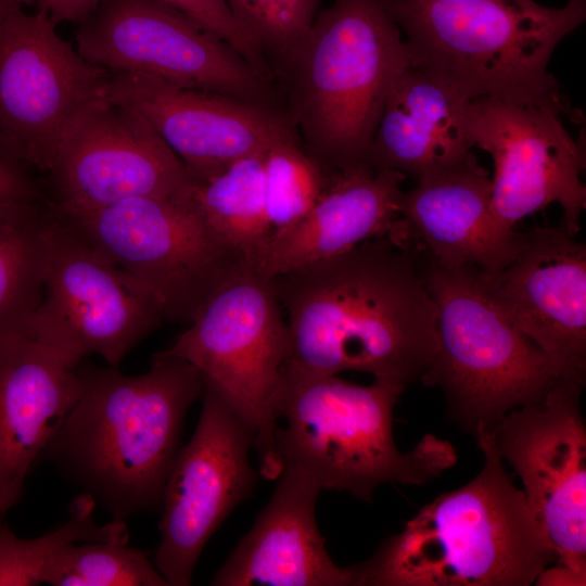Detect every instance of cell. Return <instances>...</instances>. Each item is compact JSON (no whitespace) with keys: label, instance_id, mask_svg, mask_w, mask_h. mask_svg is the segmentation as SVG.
<instances>
[{"label":"cell","instance_id":"d6986e66","mask_svg":"<svg viewBox=\"0 0 586 586\" xmlns=\"http://www.w3.org/2000/svg\"><path fill=\"white\" fill-rule=\"evenodd\" d=\"M576 235L561 222L523 232L511 262L481 276L531 341L586 375V247Z\"/></svg>","mask_w":586,"mask_h":586},{"label":"cell","instance_id":"2e32d148","mask_svg":"<svg viewBox=\"0 0 586 586\" xmlns=\"http://www.w3.org/2000/svg\"><path fill=\"white\" fill-rule=\"evenodd\" d=\"M47 175L58 209H94L137 196L191 191L179 157L135 111L107 97L85 110L62 138Z\"/></svg>","mask_w":586,"mask_h":586},{"label":"cell","instance_id":"7a4b0ae2","mask_svg":"<svg viewBox=\"0 0 586 586\" xmlns=\"http://www.w3.org/2000/svg\"><path fill=\"white\" fill-rule=\"evenodd\" d=\"M80 394L40 460L52 462L114 520L160 512L186 415L204 380L186 360L155 354L151 369L81 366Z\"/></svg>","mask_w":586,"mask_h":586},{"label":"cell","instance_id":"44dd1931","mask_svg":"<svg viewBox=\"0 0 586 586\" xmlns=\"http://www.w3.org/2000/svg\"><path fill=\"white\" fill-rule=\"evenodd\" d=\"M321 491L304 471L283 466L270 499L211 585L354 586L352 565L331 559L318 528Z\"/></svg>","mask_w":586,"mask_h":586},{"label":"cell","instance_id":"8fae6325","mask_svg":"<svg viewBox=\"0 0 586 586\" xmlns=\"http://www.w3.org/2000/svg\"><path fill=\"white\" fill-rule=\"evenodd\" d=\"M43 12L0 0V140L46 173L74 120L107 95L110 72L84 59Z\"/></svg>","mask_w":586,"mask_h":586},{"label":"cell","instance_id":"4316f807","mask_svg":"<svg viewBox=\"0 0 586 586\" xmlns=\"http://www.w3.org/2000/svg\"><path fill=\"white\" fill-rule=\"evenodd\" d=\"M124 540L73 543L48 565L52 586H168L146 552Z\"/></svg>","mask_w":586,"mask_h":586},{"label":"cell","instance_id":"cb8c5ba5","mask_svg":"<svg viewBox=\"0 0 586 586\" xmlns=\"http://www.w3.org/2000/svg\"><path fill=\"white\" fill-rule=\"evenodd\" d=\"M264 155L246 156L205 180H193L191 189L212 230L252 268L272 234L265 199Z\"/></svg>","mask_w":586,"mask_h":586},{"label":"cell","instance_id":"f1b7e54d","mask_svg":"<svg viewBox=\"0 0 586 586\" xmlns=\"http://www.w3.org/2000/svg\"><path fill=\"white\" fill-rule=\"evenodd\" d=\"M270 67L278 72L304 39L322 0H227Z\"/></svg>","mask_w":586,"mask_h":586},{"label":"cell","instance_id":"603a6c76","mask_svg":"<svg viewBox=\"0 0 586 586\" xmlns=\"http://www.w3.org/2000/svg\"><path fill=\"white\" fill-rule=\"evenodd\" d=\"M469 103L455 89L410 65L387 94L370 165L418 179L464 160L472 153Z\"/></svg>","mask_w":586,"mask_h":586},{"label":"cell","instance_id":"1f68e13d","mask_svg":"<svg viewBox=\"0 0 586 586\" xmlns=\"http://www.w3.org/2000/svg\"><path fill=\"white\" fill-rule=\"evenodd\" d=\"M101 0H36L38 11L46 13L55 24H79L100 4Z\"/></svg>","mask_w":586,"mask_h":586},{"label":"cell","instance_id":"ba28073f","mask_svg":"<svg viewBox=\"0 0 586 586\" xmlns=\"http://www.w3.org/2000/svg\"><path fill=\"white\" fill-rule=\"evenodd\" d=\"M289 353L284 313L270 278L249 267L215 291L160 355L193 365L254 436L259 473L277 480L279 398Z\"/></svg>","mask_w":586,"mask_h":586},{"label":"cell","instance_id":"3957f363","mask_svg":"<svg viewBox=\"0 0 586 586\" xmlns=\"http://www.w3.org/2000/svg\"><path fill=\"white\" fill-rule=\"evenodd\" d=\"M480 472L442 493L353 564L354 586H528L557 555L523 491L504 467L493 432L474 435Z\"/></svg>","mask_w":586,"mask_h":586},{"label":"cell","instance_id":"277c9868","mask_svg":"<svg viewBox=\"0 0 586 586\" xmlns=\"http://www.w3.org/2000/svg\"><path fill=\"white\" fill-rule=\"evenodd\" d=\"M410 65L383 0H333L276 76L281 111L327 171L370 165L387 94Z\"/></svg>","mask_w":586,"mask_h":586},{"label":"cell","instance_id":"e0dca14e","mask_svg":"<svg viewBox=\"0 0 586 586\" xmlns=\"http://www.w3.org/2000/svg\"><path fill=\"white\" fill-rule=\"evenodd\" d=\"M81 359L37 311L0 339V518L74 407Z\"/></svg>","mask_w":586,"mask_h":586},{"label":"cell","instance_id":"30bf717a","mask_svg":"<svg viewBox=\"0 0 586 586\" xmlns=\"http://www.w3.org/2000/svg\"><path fill=\"white\" fill-rule=\"evenodd\" d=\"M75 39L84 59L110 73L144 74L281 110L278 88L233 48L157 0H101Z\"/></svg>","mask_w":586,"mask_h":586},{"label":"cell","instance_id":"ac0fdd59","mask_svg":"<svg viewBox=\"0 0 586 586\" xmlns=\"http://www.w3.org/2000/svg\"><path fill=\"white\" fill-rule=\"evenodd\" d=\"M106 97L138 113L195 181L295 132L280 110L139 73H110Z\"/></svg>","mask_w":586,"mask_h":586},{"label":"cell","instance_id":"ffe728a7","mask_svg":"<svg viewBox=\"0 0 586 586\" xmlns=\"http://www.w3.org/2000/svg\"><path fill=\"white\" fill-rule=\"evenodd\" d=\"M492 180L475 155L417 179L399 204L403 243L429 263L495 272L515 256L523 233L500 229L489 212Z\"/></svg>","mask_w":586,"mask_h":586},{"label":"cell","instance_id":"7c38bea8","mask_svg":"<svg viewBox=\"0 0 586 586\" xmlns=\"http://www.w3.org/2000/svg\"><path fill=\"white\" fill-rule=\"evenodd\" d=\"M566 114L543 103L501 99L471 100L467 129L472 149L487 152L494 163L489 212L502 230L558 203L561 224L579 231L586 206L584 138L573 139L563 125Z\"/></svg>","mask_w":586,"mask_h":586},{"label":"cell","instance_id":"7402d4cb","mask_svg":"<svg viewBox=\"0 0 586 586\" xmlns=\"http://www.w3.org/2000/svg\"><path fill=\"white\" fill-rule=\"evenodd\" d=\"M406 178L399 171L370 165L330 171L314 206L297 222L271 234L254 270L272 278L374 238L396 241Z\"/></svg>","mask_w":586,"mask_h":586},{"label":"cell","instance_id":"f546056e","mask_svg":"<svg viewBox=\"0 0 586 586\" xmlns=\"http://www.w3.org/2000/svg\"><path fill=\"white\" fill-rule=\"evenodd\" d=\"M191 17L233 48L267 82L275 76L263 53L233 15L227 0H157Z\"/></svg>","mask_w":586,"mask_h":586},{"label":"cell","instance_id":"4dcf8cb0","mask_svg":"<svg viewBox=\"0 0 586 586\" xmlns=\"http://www.w3.org/2000/svg\"><path fill=\"white\" fill-rule=\"evenodd\" d=\"M29 167L0 140V205L40 196Z\"/></svg>","mask_w":586,"mask_h":586},{"label":"cell","instance_id":"d4e9b609","mask_svg":"<svg viewBox=\"0 0 586 586\" xmlns=\"http://www.w3.org/2000/svg\"><path fill=\"white\" fill-rule=\"evenodd\" d=\"M49 211L41 195L0 205V339L41 304Z\"/></svg>","mask_w":586,"mask_h":586},{"label":"cell","instance_id":"9a60e30c","mask_svg":"<svg viewBox=\"0 0 586 586\" xmlns=\"http://www.w3.org/2000/svg\"><path fill=\"white\" fill-rule=\"evenodd\" d=\"M49 204L37 311L79 357L95 354L117 367L165 320L162 306Z\"/></svg>","mask_w":586,"mask_h":586},{"label":"cell","instance_id":"5bb4252c","mask_svg":"<svg viewBox=\"0 0 586 586\" xmlns=\"http://www.w3.org/2000/svg\"><path fill=\"white\" fill-rule=\"evenodd\" d=\"M585 380L564 379L539 402L508 412L492 430L514 470L557 562L586 574Z\"/></svg>","mask_w":586,"mask_h":586},{"label":"cell","instance_id":"9c48e42d","mask_svg":"<svg viewBox=\"0 0 586 586\" xmlns=\"http://www.w3.org/2000/svg\"><path fill=\"white\" fill-rule=\"evenodd\" d=\"M55 209L155 296L165 320L190 322L215 291L251 267L212 230L191 191L88 211Z\"/></svg>","mask_w":586,"mask_h":586},{"label":"cell","instance_id":"836d02e7","mask_svg":"<svg viewBox=\"0 0 586 586\" xmlns=\"http://www.w3.org/2000/svg\"><path fill=\"white\" fill-rule=\"evenodd\" d=\"M22 5H34L36 0H13Z\"/></svg>","mask_w":586,"mask_h":586},{"label":"cell","instance_id":"8992f818","mask_svg":"<svg viewBox=\"0 0 586 586\" xmlns=\"http://www.w3.org/2000/svg\"><path fill=\"white\" fill-rule=\"evenodd\" d=\"M405 385H359L337 374L284 367L276 449L282 467L307 473L321 489L371 504L383 484L421 486L457 462L453 444L428 433L408 451L393 435V412Z\"/></svg>","mask_w":586,"mask_h":586},{"label":"cell","instance_id":"83f0119b","mask_svg":"<svg viewBox=\"0 0 586 586\" xmlns=\"http://www.w3.org/2000/svg\"><path fill=\"white\" fill-rule=\"evenodd\" d=\"M327 171L295 132L273 142L264 155L265 199L272 233L302 219L324 189Z\"/></svg>","mask_w":586,"mask_h":586},{"label":"cell","instance_id":"6da1fadb","mask_svg":"<svg viewBox=\"0 0 586 586\" xmlns=\"http://www.w3.org/2000/svg\"><path fill=\"white\" fill-rule=\"evenodd\" d=\"M270 279L288 326L286 366L405 386L430 368L435 308L415 251L380 237Z\"/></svg>","mask_w":586,"mask_h":586},{"label":"cell","instance_id":"5b68a950","mask_svg":"<svg viewBox=\"0 0 586 586\" xmlns=\"http://www.w3.org/2000/svg\"><path fill=\"white\" fill-rule=\"evenodd\" d=\"M411 66L471 100L501 99L561 109L582 124L548 64L586 18V0L548 8L534 0H383Z\"/></svg>","mask_w":586,"mask_h":586},{"label":"cell","instance_id":"4fadbf2b","mask_svg":"<svg viewBox=\"0 0 586 586\" xmlns=\"http://www.w3.org/2000/svg\"><path fill=\"white\" fill-rule=\"evenodd\" d=\"M201 396L196 429L179 448L162 496L154 565L168 586L191 584L206 543L256 486L252 431L213 386L204 382Z\"/></svg>","mask_w":586,"mask_h":586},{"label":"cell","instance_id":"d6a6232c","mask_svg":"<svg viewBox=\"0 0 586 586\" xmlns=\"http://www.w3.org/2000/svg\"><path fill=\"white\" fill-rule=\"evenodd\" d=\"M553 566L545 568L537 578L535 584L539 586H584L586 583V574L579 573L568 565L555 562Z\"/></svg>","mask_w":586,"mask_h":586},{"label":"cell","instance_id":"52a82bcc","mask_svg":"<svg viewBox=\"0 0 586 586\" xmlns=\"http://www.w3.org/2000/svg\"><path fill=\"white\" fill-rule=\"evenodd\" d=\"M422 276L434 303L437 349L420 382L442 391L448 418L463 432L492 431L560 381L585 380L511 321L480 271L429 263Z\"/></svg>","mask_w":586,"mask_h":586},{"label":"cell","instance_id":"484cf974","mask_svg":"<svg viewBox=\"0 0 586 586\" xmlns=\"http://www.w3.org/2000/svg\"><path fill=\"white\" fill-rule=\"evenodd\" d=\"M95 500L84 493L68 507L67 521L56 530L37 538H20L0 524V586L42 584L50 562L73 543L124 540L129 534L125 521L114 520L99 525L93 519Z\"/></svg>","mask_w":586,"mask_h":586}]
</instances>
